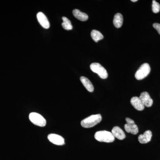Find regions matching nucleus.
Returning a JSON list of instances; mask_svg holds the SVG:
<instances>
[{
	"label": "nucleus",
	"instance_id": "9b49d317",
	"mask_svg": "<svg viewBox=\"0 0 160 160\" xmlns=\"http://www.w3.org/2000/svg\"><path fill=\"white\" fill-rule=\"evenodd\" d=\"M112 133L118 139L122 140L126 138V134L122 129L118 126H115L112 130Z\"/></svg>",
	"mask_w": 160,
	"mask_h": 160
},
{
	"label": "nucleus",
	"instance_id": "9d476101",
	"mask_svg": "<svg viewBox=\"0 0 160 160\" xmlns=\"http://www.w3.org/2000/svg\"><path fill=\"white\" fill-rule=\"evenodd\" d=\"M130 103L135 109L139 111H142L145 108V106L139 98L137 97H134L132 98L130 100Z\"/></svg>",
	"mask_w": 160,
	"mask_h": 160
},
{
	"label": "nucleus",
	"instance_id": "aec40b11",
	"mask_svg": "<svg viewBox=\"0 0 160 160\" xmlns=\"http://www.w3.org/2000/svg\"><path fill=\"white\" fill-rule=\"evenodd\" d=\"M126 124H135L134 121L131 119L129 118H126Z\"/></svg>",
	"mask_w": 160,
	"mask_h": 160
},
{
	"label": "nucleus",
	"instance_id": "6ab92c4d",
	"mask_svg": "<svg viewBox=\"0 0 160 160\" xmlns=\"http://www.w3.org/2000/svg\"><path fill=\"white\" fill-rule=\"evenodd\" d=\"M153 27L155 29H156L159 34L160 35V24L159 23H155L153 24Z\"/></svg>",
	"mask_w": 160,
	"mask_h": 160
},
{
	"label": "nucleus",
	"instance_id": "39448f33",
	"mask_svg": "<svg viewBox=\"0 0 160 160\" xmlns=\"http://www.w3.org/2000/svg\"><path fill=\"white\" fill-rule=\"evenodd\" d=\"M90 68L92 71L97 73L101 78L105 79L108 78V72L105 68L99 63H92L90 65Z\"/></svg>",
	"mask_w": 160,
	"mask_h": 160
},
{
	"label": "nucleus",
	"instance_id": "1a4fd4ad",
	"mask_svg": "<svg viewBox=\"0 0 160 160\" xmlns=\"http://www.w3.org/2000/svg\"><path fill=\"white\" fill-rule=\"evenodd\" d=\"M152 137V132L150 130H147L139 136L138 139L141 144H146L150 142Z\"/></svg>",
	"mask_w": 160,
	"mask_h": 160
},
{
	"label": "nucleus",
	"instance_id": "2eb2a0df",
	"mask_svg": "<svg viewBox=\"0 0 160 160\" xmlns=\"http://www.w3.org/2000/svg\"><path fill=\"white\" fill-rule=\"evenodd\" d=\"M123 18L122 15L120 13H117L115 15L113 19V25L116 28H119L122 26Z\"/></svg>",
	"mask_w": 160,
	"mask_h": 160
},
{
	"label": "nucleus",
	"instance_id": "0eeeda50",
	"mask_svg": "<svg viewBox=\"0 0 160 160\" xmlns=\"http://www.w3.org/2000/svg\"><path fill=\"white\" fill-rule=\"evenodd\" d=\"M143 105L147 107H150L153 104V100L150 97V95L147 92H144L141 93L139 97Z\"/></svg>",
	"mask_w": 160,
	"mask_h": 160
},
{
	"label": "nucleus",
	"instance_id": "ddd939ff",
	"mask_svg": "<svg viewBox=\"0 0 160 160\" xmlns=\"http://www.w3.org/2000/svg\"><path fill=\"white\" fill-rule=\"evenodd\" d=\"M80 80L81 82L82 83L83 86H85V88L88 91L90 92H92L94 90V87L92 83L87 78L85 77H81L80 78Z\"/></svg>",
	"mask_w": 160,
	"mask_h": 160
},
{
	"label": "nucleus",
	"instance_id": "f03ea898",
	"mask_svg": "<svg viewBox=\"0 0 160 160\" xmlns=\"http://www.w3.org/2000/svg\"><path fill=\"white\" fill-rule=\"evenodd\" d=\"M94 138L98 142L106 143L112 142L115 140L114 136L111 132L105 130L97 132Z\"/></svg>",
	"mask_w": 160,
	"mask_h": 160
},
{
	"label": "nucleus",
	"instance_id": "f3484780",
	"mask_svg": "<svg viewBox=\"0 0 160 160\" xmlns=\"http://www.w3.org/2000/svg\"><path fill=\"white\" fill-rule=\"evenodd\" d=\"M62 20L63 23H62V25L63 28L66 30H72V26L70 20L65 17H62Z\"/></svg>",
	"mask_w": 160,
	"mask_h": 160
},
{
	"label": "nucleus",
	"instance_id": "f257e3e1",
	"mask_svg": "<svg viewBox=\"0 0 160 160\" xmlns=\"http://www.w3.org/2000/svg\"><path fill=\"white\" fill-rule=\"evenodd\" d=\"M102 120L101 114L92 115L81 122V126L85 128H90L99 123Z\"/></svg>",
	"mask_w": 160,
	"mask_h": 160
},
{
	"label": "nucleus",
	"instance_id": "6e6552de",
	"mask_svg": "<svg viewBox=\"0 0 160 160\" xmlns=\"http://www.w3.org/2000/svg\"><path fill=\"white\" fill-rule=\"evenodd\" d=\"M37 18L38 21L39 22L40 25H41L43 28L45 29H48L49 28L50 24L48 18L43 12H38L37 15Z\"/></svg>",
	"mask_w": 160,
	"mask_h": 160
},
{
	"label": "nucleus",
	"instance_id": "4468645a",
	"mask_svg": "<svg viewBox=\"0 0 160 160\" xmlns=\"http://www.w3.org/2000/svg\"><path fill=\"white\" fill-rule=\"evenodd\" d=\"M124 128L127 132L131 133L132 134H138L139 132L138 128L137 125H136L135 124H125Z\"/></svg>",
	"mask_w": 160,
	"mask_h": 160
},
{
	"label": "nucleus",
	"instance_id": "f8f14e48",
	"mask_svg": "<svg viewBox=\"0 0 160 160\" xmlns=\"http://www.w3.org/2000/svg\"><path fill=\"white\" fill-rule=\"evenodd\" d=\"M72 14L73 16L77 18L78 19L82 22L87 21L88 19V15L85 12H82L79 10L77 9H75L72 11Z\"/></svg>",
	"mask_w": 160,
	"mask_h": 160
},
{
	"label": "nucleus",
	"instance_id": "dca6fc26",
	"mask_svg": "<svg viewBox=\"0 0 160 160\" xmlns=\"http://www.w3.org/2000/svg\"><path fill=\"white\" fill-rule=\"evenodd\" d=\"M92 38V39L96 42H98L99 41L103 39L104 36L100 32L97 30H92L91 32Z\"/></svg>",
	"mask_w": 160,
	"mask_h": 160
},
{
	"label": "nucleus",
	"instance_id": "20e7f679",
	"mask_svg": "<svg viewBox=\"0 0 160 160\" xmlns=\"http://www.w3.org/2000/svg\"><path fill=\"white\" fill-rule=\"evenodd\" d=\"M29 119L36 126L44 127L46 126V121L42 116L37 112H31L29 115Z\"/></svg>",
	"mask_w": 160,
	"mask_h": 160
},
{
	"label": "nucleus",
	"instance_id": "423d86ee",
	"mask_svg": "<svg viewBox=\"0 0 160 160\" xmlns=\"http://www.w3.org/2000/svg\"><path fill=\"white\" fill-rule=\"evenodd\" d=\"M48 139L49 142L58 146H62L65 144L64 138L59 135L51 133L48 136Z\"/></svg>",
	"mask_w": 160,
	"mask_h": 160
},
{
	"label": "nucleus",
	"instance_id": "412c9836",
	"mask_svg": "<svg viewBox=\"0 0 160 160\" xmlns=\"http://www.w3.org/2000/svg\"><path fill=\"white\" fill-rule=\"evenodd\" d=\"M132 2H137V0H132Z\"/></svg>",
	"mask_w": 160,
	"mask_h": 160
},
{
	"label": "nucleus",
	"instance_id": "7ed1b4c3",
	"mask_svg": "<svg viewBox=\"0 0 160 160\" xmlns=\"http://www.w3.org/2000/svg\"><path fill=\"white\" fill-rule=\"evenodd\" d=\"M151 68L148 63H144L139 68L135 74L136 78L138 80L143 79L150 73Z\"/></svg>",
	"mask_w": 160,
	"mask_h": 160
},
{
	"label": "nucleus",
	"instance_id": "a211bd4d",
	"mask_svg": "<svg viewBox=\"0 0 160 160\" xmlns=\"http://www.w3.org/2000/svg\"><path fill=\"white\" fill-rule=\"evenodd\" d=\"M152 11L155 13H158L160 11V5L155 0L152 1Z\"/></svg>",
	"mask_w": 160,
	"mask_h": 160
}]
</instances>
